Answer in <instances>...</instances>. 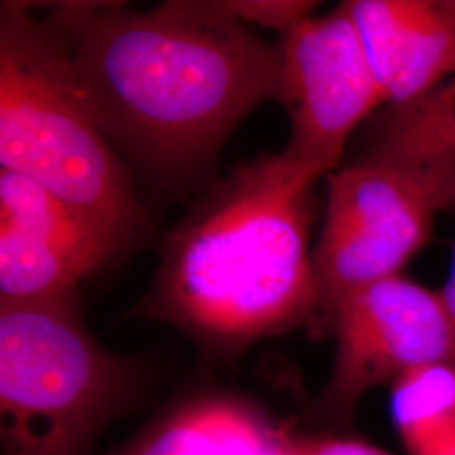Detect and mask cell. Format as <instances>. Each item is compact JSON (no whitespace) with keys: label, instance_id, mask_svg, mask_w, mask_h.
I'll list each match as a JSON object with an SVG mask.
<instances>
[{"label":"cell","instance_id":"4","mask_svg":"<svg viewBox=\"0 0 455 455\" xmlns=\"http://www.w3.org/2000/svg\"><path fill=\"white\" fill-rule=\"evenodd\" d=\"M144 378L95 341L78 299L0 306L2 455L86 454Z\"/></svg>","mask_w":455,"mask_h":455},{"label":"cell","instance_id":"16","mask_svg":"<svg viewBox=\"0 0 455 455\" xmlns=\"http://www.w3.org/2000/svg\"><path fill=\"white\" fill-rule=\"evenodd\" d=\"M440 300L445 310L449 327H451V334H452V344H454V356L452 363L455 364V244L452 248V259H451V270L449 276L445 280V285L439 291Z\"/></svg>","mask_w":455,"mask_h":455},{"label":"cell","instance_id":"3","mask_svg":"<svg viewBox=\"0 0 455 455\" xmlns=\"http://www.w3.org/2000/svg\"><path fill=\"white\" fill-rule=\"evenodd\" d=\"M65 49L24 4L0 11V167L61 197L125 243L142 225L115 156Z\"/></svg>","mask_w":455,"mask_h":455},{"label":"cell","instance_id":"12","mask_svg":"<svg viewBox=\"0 0 455 455\" xmlns=\"http://www.w3.org/2000/svg\"><path fill=\"white\" fill-rule=\"evenodd\" d=\"M391 413L410 455H445L455 447V364L432 363L391 383Z\"/></svg>","mask_w":455,"mask_h":455},{"label":"cell","instance_id":"8","mask_svg":"<svg viewBox=\"0 0 455 455\" xmlns=\"http://www.w3.org/2000/svg\"><path fill=\"white\" fill-rule=\"evenodd\" d=\"M387 105L422 97L455 71V0L344 2Z\"/></svg>","mask_w":455,"mask_h":455},{"label":"cell","instance_id":"5","mask_svg":"<svg viewBox=\"0 0 455 455\" xmlns=\"http://www.w3.org/2000/svg\"><path fill=\"white\" fill-rule=\"evenodd\" d=\"M439 212L402 171L363 157L329 180L321 238L312 250L324 317L349 293L400 272L432 236Z\"/></svg>","mask_w":455,"mask_h":455},{"label":"cell","instance_id":"9","mask_svg":"<svg viewBox=\"0 0 455 455\" xmlns=\"http://www.w3.org/2000/svg\"><path fill=\"white\" fill-rule=\"evenodd\" d=\"M364 157L407 174L439 212H455V71L422 97L387 107Z\"/></svg>","mask_w":455,"mask_h":455},{"label":"cell","instance_id":"6","mask_svg":"<svg viewBox=\"0 0 455 455\" xmlns=\"http://www.w3.org/2000/svg\"><path fill=\"white\" fill-rule=\"evenodd\" d=\"M331 323L336 356L315 403L317 417L325 422H349L368 391L410 370L452 363V334L439 291L405 276L349 293L332 309Z\"/></svg>","mask_w":455,"mask_h":455},{"label":"cell","instance_id":"10","mask_svg":"<svg viewBox=\"0 0 455 455\" xmlns=\"http://www.w3.org/2000/svg\"><path fill=\"white\" fill-rule=\"evenodd\" d=\"M280 430L255 402L197 391L142 428L116 455H253Z\"/></svg>","mask_w":455,"mask_h":455},{"label":"cell","instance_id":"1","mask_svg":"<svg viewBox=\"0 0 455 455\" xmlns=\"http://www.w3.org/2000/svg\"><path fill=\"white\" fill-rule=\"evenodd\" d=\"M44 24L107 137L169 180L197 171L242 118L278 101L280 48L221 0L142 12L118 2H61Z\"/></svg>","mask_w":455,"mask_h":455},{"label":"cell","instance_id":"2","mask_svg":"<svg viewBox=\"0 0 455 455\" xmlns=\"http://www.w3.org/2000/svg\"><path fill=\"white\" fill-rule=\"evenodd\" d=\"M321 176L285 150L235 171L169 235L133 314L216 356L324 317L309 248L310 188Z\"/></svg>","mask_w":455,"mask_h":455},{"label":"cell","instance_id":"13","mask_svg":"<svg viewBox=\"0 0 455 455\" xmlns=\"http://www.w3.org/2000/svg\"><path fill=\"white\" fill-rule=\"evenodd\" d=\"M86 275L63 248L0 223V306L73 300Z\"/></svg>","mask_w":455,"mask_h":455},{"label":"cell","instance_id":"14","mask_svg":"<svg viewBox=\"0 0 455 455\" xmlns=\"http://www.w3.org/2000/svg\"><path fill=\"white\" fill-rule=\"evenodd\" d=\"M315 2L306 0H231L223 7L243 24H259L263 28L292 31L299 24L312 17Z\"/></svg>","mask_w":455,"mask_h":455},{"label":"cell","instance_id":"18","mask_svg":"<svg viewBox=\"0 0 455 455\" xmlns=\"http://www.w3.org/2000/svg\"><path fill=\"white\" fill-rule=\"evenodd\" d=\"M445 455H455V447L452 449V451H449V452H447Z\"/></svg>","mask_w":455,"mask_h":455},{"label":"cell","instance_id":"15","mask_svg":"<svg viewBox=\"0 0 455 455\" xmlns=\"http://www.w3.org/2000/svg\"><path fill=\"white\" fill-rule=\"evenodd\" d=\"M304 455H393L363 440L346 437H319L300 440Z\"/></svg>","mask_w":455,"mask_h":455},{"label":"cell","instance_id":"17","mask_svg":"<svg viewBox=\"0 0 455 455\" xmlns=\"http://www.w3.org/2000/svg\"><path fill=\"white\" fill-rule=\"evenodd\" d=\"M253 455H304V452L300 449V442H293L278 432L274 439Z\"/></svg>","mask_w":455,"mask_h":455},{"label":"cell","instance_id":"7","mask_svg":"<svg viewBox=\"0 0 455 455\" xmlns=\"http://www.w3.org/2000/svg\"><path fill=\"white\" fill-rule=\"evenodd\" d=\"M278 48V101L291 120L285 152L331 172L359 124L387 105L358 31L341 4L285 33Z\"/></svg>","mask_w":455,"mask_h":455},{"label":"cell","instance_id":"11","mask_svg":"<svg viewBox=\"0 0 455 455\" xmlns=\"http://www.w3.org/2000/svg\"><path fill=\"white\" fill-rule=\"evenodd\" d=\"M0 223L63 248L88 272L110 259L118 244L88 218L36 180L0 169Z\"/></svg>","mask_w":455,"mask_h":455}]
</instances>
